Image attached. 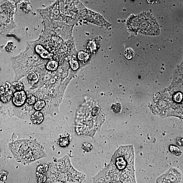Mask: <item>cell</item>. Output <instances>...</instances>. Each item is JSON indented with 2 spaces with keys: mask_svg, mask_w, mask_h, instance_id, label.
Here are the masks:
<instances>
[{
  "mask_svg": "<svg viewBox=\"0 0 183 183\" xmlns=\"http://www.w3.org/2000/svg\"><path fill=\"white\" fill-rule=\"evenodd\" d=\"M59 145L60 146L63 147H65L69 145L70 143V141L67 138L63 137L60 139L58 141Z\"/></svg>",
  "mask_w": 183,
  "mask_h": 183,
  "instance_id": "cell-20",
  "label": "cell"
},
{
  "mask_svg": "<svg viewBox=\"0 0 183 183\" xmlns=\"http://www.w3.org/2000/svg\"><path fill=\"white\" fill-rule=\"evenodd\" d=\"M77 58L80 61L85 62L89 59V56L87 53L84 51H80L78 53Z\"/></svg>",
  "mask_w": 183,
  "mask_h": 183,
  "instance_id": "cell-14",
  "label": "cell"
},
{
  "mask_svg": "<svg viewBox=\"0 0 183 183\" xmlns=\"http://www.w3.org/2000/svg\"><path fill=\"white\" fill-rule=\"evenodd\" d=\"M83 150L86 152H91L93 149L92 145L90 143H83L82 145Z\"/></svg>",
  "mask_w": 183,
  "mask_h": 183,
  "instance_id": "cell-21",
  "label": "cell"
},
{
  "mask_svg": "<svg viewBox=\"0 0 183 183\" xmlns=\"http://www.w3.org/2000/svg\"><path fill=\"white\" fill-rule=\"evenodd\" d=\"M14 49V45L12 42H9L5 46V49L7 52H11Z\"/></svg>",
  "mask_w": 183,
  "mask_h": 183,
  "instance_id": "cell-28",
  "label": "cell"
},
{
  "mask_svg": "<svg viewBox=\"0 0 183 183\" xmlns=\"http://www.w3.org/2000/svg\"><path fill=\"white\" fill-rule=\"evenodd\" d=\"M48 169V166L47 165H40L39 166L37 170L38 173L41 174H44V173L47 172Z\"/></svg>",
  "mask_w": 183,
  "mask_h": 183,
  "instance_id": "cell-24",
  "label": "cell"
},
{
  "mask_svg": "<svg viewBox=\"0 0 183 183\" xmlns=\"http://www.w3.org/2000/svg\"><path fill=\"white\" fill-rule=\"evenodd\" d=\"M27 98L26 93L24 91H18L14 94L12 102L15 106L20 107L25 104Z\"/></svg>",
  "mask_w": 183,
  "mask_h": 183,
  "instance_id": "cell-7",
  "label": "cell"
},
{
  "mask_svg": "<svg viewBox=\"0 0 183 183\" xmlns=\"http://www.w3.org/2000/svg\"><path fill=\"white\" fill-rule=\"evenodd\" d=\"M58 66V62L55 60L48 62L46 64V68L48 70L50 71H55L57 69Z\"/></svg>",
  "mask_w": 183,
  "mask_h": 183,
  "instance_id": "cell-12",
  "label": "cell"
},
{
  "mask_svg": "<svg viewBox=\"0 0 183 183\" xmlns=\"http://www.w3.org/2000/svg\"><path fill=\"white\" fill-rule=\"evenodd\" d=\"M107 166L116 183H137L133 145L119 147Z\"/></svg>",
  "mask_w": 183,
  "mask_h": 183,
  "instance_id": "cell-1",
  "label": "cell"
},
{
  "mask_svg": "<svg viewBox=\"0 0 183 183\" xmlns=\"http://www.w3.org/2000/svg\"><path fill=\"white\" fill-rule=\"evenodd\" d=\"M36 51L41 57L44 59H50L51 54L40 45H38L35 48Z\"/></svg>",
  "mask_w": 183,
  "mask_h": 183,
  "instance_id": "cell-9",
  "label": "cell"
},
{
  "mask_svg": "<svg viewBox=\"0 0 183 183\" xmlns=\"http://www.w3.org/2000/svg\"><path fill=\"white\" fill-rule=\"evenodd\" d=\"M36 97L32 94L28 95L27 98V102L29 104H35L36 102Z\"/></svg>",
  "mask_w": 183,
  "mask_h": 183,
  "instance_id": "cell-26",
  "label": "cell"
},
{
  "mask_svg": "<svg viewBox=\"0 0 183 183\" xmlns=\"http://www.w3.org/2000/svg\"><path fill=\"white\" fill-rule=\"evenodd\" d=\"M111 109L115 113H118L121 111L122 105L119 103H116L115 104L112 105Z\"/></svg>",
  "mask_w": 183,
  "mask_h": 183,
  "instance_id": "cell-19",
  "label": "cell"
},
{
  "mask_svg": "<svg viewBox=\"0 0 183 183\" xmlns=\"http://www.w3.org/2000/svg\"><path fill=\"white\" fill-rule=\"evenodd\" d=\"M49 42V47H50L51 49L53 51V50H55L56 48L58 47V45L57 42H56V40H54L53 38L51 39Z\"/></svg>",
  "mask_w": 183,
  "mask_h": 183,
  "instance_id": "cell-25",
  "label": "cell"
},
{
  "mask_svg": "<svg viewBox=\"0 0 183 183\" xmlns=\"http://www.w3.org/2000/svg\"><path fill=\"white\" fill-rule=\"evenodd\" d=\"M173 98L175 102L180 104L183 100V94L180 92H178L173 95Z\"/></svg>",
  "mask_w": 183,
  "mask_h": 183,
  "instance_id": "cell-15",
  "label": "cell"
},
{
  "mask_svg": "<svg viewBox=\"0 0 183 183\" xmlns=\"http://www.w3.org/2000/svg\"><path fill=\"white\" fill-rule=\"evenodd\" d=\"M85 178V175L74 169L69 157L66 156L58 162L51 180L53 183H82Z\"/></svg>",
  "mask_w": 183,
  "mask_h": 183,
  "instance_id": "cell-3",
  "label": "cell"
},
{
  "mask_svg": "<svg viewBox=\"0 0 183 183\" xmlns=\"http://www.w3.org/2000/svg\"><path fill=\"white\" fill-rule=\"evenodd\" d=\"M81 16L83 20L100 26H104L107 23L100 15L87 9L81 12Z\"/></svg>",
  "mask_w": 183,
  "mask_h": 183,
  "instance_id": "cell-6",
  "label": "cell"
},
{
  "mask_svg": "<svg viewBox=\"0 0 183 183\" xmlns=\"http://www.w3.org/2000/svg\"><path fill=\"white\" fill-rule=\"evenodd\" d=\"M169 150L171 153L177 156H180L182 154V151L178 147L175 145H169Z\"/></svg>",
  "mask_w": 183,
  "mask_h": 183,
  "instance_id": "cell-11",
  "label": "cell"
},
{
  "mask_svg": "<svg viewBox=\"0 0 183 183\" xmlns=\"http://www.w3.org/2000/svg\"><path fill=\"white\" fill-rule=\"evenodd\" d=\"M12 86L15 90L18 91H22L24 89V85L20 82H14L12 83Z\"/></svg>",
  "mask_w": 183,
  "mask_h": 183,
  "instance_id": "cell-17",
  "label": "cell"
},
{
  "mask_svg": "<svg viewBox=\"0 0 183 183\" xmlns=\"http://www.w3.org/2000/svg\"><path fill=\"white\" fill-rule=\"evenodd\" d=\"M45 105L46 103L44 100H39L35 103L34 108L35 110L39 111L42 109Z\"/></svg>",
  "mask_w": 183,
  "mask_h": 183,
  "instance_id": "cell-16",
  "label": "cell"
},
{
  "mask_svg": "<svg viewBox=\"0 0 183 183\" xmlns=\"http://www.w3.org/2000/svg\"><path fill=\"white\" fill-rule=\"evenodd\" d=\"M176 142L177 145L179 146L183 147V137L177 138Z\"/></svg>",
  "mask_w": 183,
  "mask_h": 183,
  "instance_id": "cell-29",
  "label": "cell"
},
{
  "mask_svg": "<svg viewBox=\"0 0 183 183\" xmlns=\"http://www.w3.org/2000/svg\"><path fill=\"white\" fill-rule=\"evenodd\" d=\"M69 63L71 69L73 70H76L79 69V65L78 62L76 60L72 59L70 60Z\"/></svg>",
  "mask_w": 183,
  "mask_h": 183,
  "instance_id": "cell-23",
  "label": "cell"
},
{
  "mask_svg": "<svg viewBox=\"0 0 183 183\" xmlns=\"http://www.w3.org/2000/svg\"><path fill=\"white\" fill-rule=\"evenodd\" d=\"M10 149L15 158L22 163L32 162L45 156L39 144L29 140L15 141L11 144Z\"/></svg>",
  "mask_w": 183,
  "mask_h": 183,
  "instance_id": "cell-2",
  "label": "cell"
},
{
  "mask_svg": "<svg viewBox=\"0 0 183 183\" xmlns=\"http://www.w3.org/2000/svg\"><path fill=\"white\" fill-rule=\"evenodd\" d=\"M136 32L149 35H156L159 32V28L156 21L150 15L142 14L135 17Z\"/></svg>",
  "mask_w": 183,
  "mask_h": 183,
  "instance_id": "cell-4",
  "label": "cell"
},
{
  "mask_svg": "<svg viewBox=\"0 0 183 183\" xmlns=\"http://www.w3.org/2000/svg\"><path fill=\"white\" fill-rule=\"evenodd\" d=\"M1 100L3 102L6 103L10 100L12 96V92L7 86L1 87Z\"/></svg>",
  "mask_w": 183,
  "mask_h": 183,
  "instance_id": "cell-8",
  "label": "cell"
},
{
  "mask_svg": "<svg viewBox=\"0 0 183 183\" xmlns=\"http://www.w3.org/2000/svg\"><path fill=\"white\" fill-rule=\"evenodd\" d=\"M124 55L126 59L130 60L134 57V52L133 50L131 48H128L124 52Z\"/></svg>",
  "mask_w": 183,
  "mask_h": 183,
  "instance_id": "cell-18",
  "label": "cell"
},
{
  "mask_svg": "<svg viewBox=\"0 0 183 183\" xmlns=\"http://www.w3.org/2000/svg\"><path fill=\"white\" fill-rule=\"evenodd\" d=\"M44 119L43 115L42 113L38 111H36L32 115L31 117L33 123L35 124H38L41 123Z\"/></svg>",
  "mask_w": 183,
  "mask_h": 183,
  "instance_id": "cell-10",
  "label": "cell"
},
{
  "mask_svg": "<svg viewBox=\"0 0 183 183\" xmlns=\"http://www.w3.org/2000/svg\"><path fill=\"white\" fill-rule=\"evenodd\" d=\"M36 179L38 183H44L46 180V177L43 174L38 172L36 174Z\"/></svg>",
  "mask_w": 183,
  "mask_h": 183,
  "instance_id": "cell-22",
  "label": "cell"
},
{
  "mask_svg": "<svg viewBox=\"0 0 183 183\" xmlns=\"http://www.w3.org/2000/svg\"><path fill=\"white\" fill-rule=\"evenodd\" d=\"M100 112V109L98 107H95L93 108L92 110L91 115L93 117H96L98 115Z\"/></svg>",
  "mask_w": 183,
  "mask_h": 183,
  "instance_id": "cell-27",
  "label": "cell"
},
{
  "mask_svg": "<svg viewBox=\"0 0 183 183\" xmlns=\"http://www.w3.org/2000/svg\"><path fill=\"white\" fill-rule=\"evenodd\" d=\"M27 79L29 83L32 85L36 83L38 80V75L33 72H31L29 73L27 77Z\"/></svg>",
  "mask_w": 183,
  "mask_h": 183,
  "instance_id": "cell-13",
  "label": "cell"
},
{
  "mask_svg": "<svg viewBox=\"0 0 183 183\" xmlns=\"http://www.w3.org/2000/svg\"><path fill=\"white\" fill-rule=\"evenodd\" d=\"M182 175L176 167H172L158 177L155 183H180Z\"/></svg>",
  "mask_w": 183,
  "mask_h": 183,
  "instance_id": "cell-5",
  "label": "cell"
}]
</instances>
